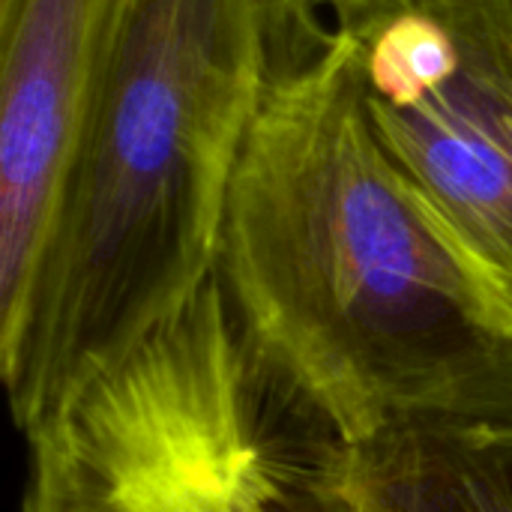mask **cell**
Returning a JSON list of instances; mask_svg holds the SVG:
<instances>
[{
  "mask_svg": "<svg viewBox=\"0 0 512 512\" xmlns=\"http://www.w3.org/2000/svg\"><path fill=\"white\" fill-rule=\"evenodd\" d=\"M336 27L381 150L512 303V0H399Z\"/></svg>",
  "mask_w": 512,
  "mask_h": 512,
  "instance_id": "obj_4",
  "label": "cell"
},
{
  "mask_svg": "<svg viewBox=\"0 0 512 512\" xmlns=\"http://www.w3.org/2000/svg\"><path fill=\"white\" fill-rule=\"evenodd\" d=\"M333 33L318 0L126 3L27 297L0 330L24 435L213 279L243 147Z\"/></svg>",
  "mask_w": 512,
  "mask_h": 512,
  "instance_id": "obj_2",
  "label": "cell"
},
{
  "mask_svg": "<svg viewBox=\"0 0 512 512\" xmlns=\"http://www.w3.org/2000/svg\"><path fill=\"white\" fill-rule=\"evenodd\" d=\"M261 387L210 279L30 438L21 512H240Z\"/></svg>",
  "mask_w": 512,
  "mask_h": 512,
  "instance_id": "obj_3",
  "label": "cell"
},
{
  "mask_svg": "<svg viewBox=\"0 0 512 512\" xmlns=\"http://www.w3.org/2000/svg\"><path fill=\"white\" fill-rule=\"evenodd\" d=\"M237 507L240 512H360L333 477L315 426L309 435L288 438L267 429L264 420L243 468Z\"/></svg>",
  "mask_w": 512,
  "mask_h": 512,
  "instance_id": "obj_7",
  "label": "cell"
},
{
  "mask_svg": "<svg viewBox=\"0 0 512 512\" xmlns=\"http://www.w3.org/2000/svg\"><path fill=\"white\" fill-rule=\"evenodd\" d=\"M318 3L336 24H351V21L366 18L378 9H387L399 0H318Z\"/></svg>",
  "mask_w": 512,
  "mask_h": 512,
  "instance_id": "obj_8",
  "label": "cell"
},
{
  "mask_svg": "<svg viewBox=\"0 0 512 512\" xmlns=\"http://www.w3.org/2000/svg\"><path fill=\"white\" fill-rule=\"evenodd\" d=\"M129 0H0V330L27 297Z\"/></svg>",
  "mask_w": 512,
  "mask_h": 512,
  "instance_id": "obj_5",
  "label": "cell"
},
{
  "mask_svg": "<svg viewBox=\"0 0 512 512\" xmlns=\"http://www.w3.org/2000/svg\"><path fill=\"white\" fill-rule=\"evenodd\" d=\"M213 279L261 384L336 444L512 417V303L381 150L339 27L267 99Z\"/></svg>",
  "mask_w": 512,
  "mask_h": 512,
  "instance_id": "obj_1",
  "label": "cell"
},
{
  "mask_svg": "<svg viewBox=\"0 0 512 512\" xmlns=\"http://www.w3.org/2000/svg\"><path fill=\"white\" fill-rule=\"evenodd\" d=\"M318 438L360 512H512V417L426 423L360 444L321 429Z\"/></svg>",
  "mask_w": 512,
  "mask_h": 512,
  "instance_id": "obj_6",
  "label": "cell"
}]
</instances>
